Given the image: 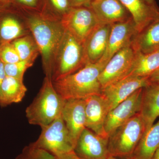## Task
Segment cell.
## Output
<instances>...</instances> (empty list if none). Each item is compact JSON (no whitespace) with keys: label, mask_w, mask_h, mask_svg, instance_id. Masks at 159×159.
<instances>
[{"label":"cell","mask_w":159,"mask_h":159,"mask_svg":"<svg viewBox=\"0 0 159 159\" xmlns=\"http://www.w3.org/2000/svg\"><path fill=\"white\" fill-rule=\"evenodd\" d=\"M136 52L152 53L159 48V16L148 26L137 33L131 43Z\"/></svg>","instance_id":"cell-19"},{"label":"cell","mask_w":159,"mask_h":159,"mask_svg":"<svg viewBox=\"0 0 159 159\" xmlns=\"http://www.w3.org/2000/svg\"><path fill=\"white\" fill-rule=\"evenodd\" d=\"M107 159H134L133 158L129 157L128 158H125V159H121V158H118L115 157L111 156L110 155L107 158Z\"/></svg>","instance_id":"cell-37"},{"label":"cell","mask_w":159,"mask_h":159,"mask_svg":"<svg viewBox=\"0 0 159 159\" xmlns=\"http://www.w3.org/2000/svg\"><path fill=\"white\" fill-rule=\"evenodd\" d=\"M20 60H35L40 54L39 50L31 33L11 42Z\"/></svg>","instance_id":"cell-24"},{"label":"cell","mask_w":159,"mask_h":159,"mask_svg":"<svg viewBox=\"0 0 159 159\" xmlns=\"http://www.w3.org/2000/svg\"><path fill=\"white\" fill-rule=\"evenodd\" d=\"M22 80L6 76L1 85L0 105L6 107L22 101L27 88Z\"/></svg>","instance_id":"cell-22"},{"label":"cell","mask_w":159,"mask_h":159,"mask_svg":"<svg viewBox=\"0 0 159 159\" xmlns=\"http://www.w3.org/2000/svg\"><path fill=\"white\" fill-rule=\"evenodd\" d=\"M134 55L135 51L130 45L120 50L111 58L99 76L102 89L125 77Z\"/></svg>","instance_id":"cell-9"},{"label":"cell","mask_w":159,"mask_h":159,"mask_svg":"<svg viewBox=\"0 0 159 159\" xmlns=\"http://www.w3.org/2000/svg\"><path fill=\"white\" fill-rule=\"evenodd\" d=\"M55 157L57 159H80L74 153V151L67 153L61 154Z\"/></svg>","instance_id":"cell-32"},{"label":"cell","mask_w":159,"mask_h":159,"mask_svg":"<svg viewBox=\"0 0 159 159\" xmlns=\"http://www.w3.org/2000/svg\"><path fill=\"white\" fill-rule=\"evenodd\" d=\"M0 60L5 64L14 63L20 60L17 51L11 42L0 43Z\"/></svg>","instance_id":"cell-27"},{"label":"cell","mask_w":159,"mask_h":159,"mask_svg":"<svg viewBox=\"0 0 159 159\" xmlns=\"http://www.w3.org/2000/svg\"><path fill=\"white\" fill-rule=\"evenodd\" d=\"M51 8L49 14L61 20L72 8L69 0H47Z\"/></svg>","instance_id":"cell-28"},{"label":"cell","mask_w":159,"mask_h":159,"mask_svg":"<svg viewBox=\"0 0 159 159\" xmlns=\"http://www.w3.org/2000/svg\"><path fill=\"white\" fill-rule=\"evenodd\" d=\"M140 113L145 122V133L159 117V84H151L143 88Z\"/></svg>","instance_id":"cell-20"},{"label":"cell","mask_w":159,"mask_h":159,"mask_svg":"<svg viewBox=\"0 0 159 159\" xmlns=\"http://www.w3.org/2000/svg\"><path fill=\"white\" fill-rule=\"evenodd\" d=\"M61 116L74 148L80 136L86 128L85 100H66Z\"/></svg>","instance_id":"cell-13"},{"label":"cell","mask_w":159,"mask_h":159,"mask_svg":"<svg viewBox=\"0 0 159 159\" xmlns=\"http://www.w3.org/2000/svg\"><path fill=\"white\" fill-rule=\"evenodd\" d=\"M11 0H0V6H7L11 3Z\"/></svg>","instance_id":"cell-34"},{"label":"cell","mask_w":159,"mask_h":159,"mask_svg":"<svg viewBox=\"0 0 159 159\" xmlns=\"http://www.w3.org/2000/svg\"><path fill=\"white\" fill-rule=\"evenodd\" d=\"M157 51H159V48L158 49V50H157Z\"/></svg>","instance_id":"cell-38"},{"label":"cell","mask_w":159,"mask_h":159,"mask_svg":"<svg viewBox=\"0 0 159 159\" xmlns=\"http://www.w3.org/2000/svg\"><path fill=\"white\" fill-rule=\"evenodd\" d=\"M65 101L56 92L52 80L45 77L38 94L26 109L29 124L41 128L49 125L61 116Z\"/></svg>","instance_id":"cell-3"},{"label":"cell","mask_w":159,"mask_h":159,"mask_svg":"<svg viewBox=\"0 0 159 159\" xmlns=\"http://www.w3.org/2000/svg\"><path fill=\"white\" fill-rule=\"evenodd\" d=\"M6 76L5 64L0 60V91H1V85Z\"/></svg>","instance_id":"cell-33"},{"label":"cell","mask_w":159,"mask_h":159,"mask_svg":"<svg viewBox=\"0 0 159 159\" xmlns=\"http://www.w3.org/2000/svg\"><path fill=\"white\" fill-rule=\"evenodd\" d=\"M93 0H69L71 7H89Z\"/></svg>","instance_id":"cell-30"},{"label":"cell","mask_w":159,"mask_h":159,"mask_svg":"<svg viewBox=\"0 0 159 159\" xmlns=\"http://www.w3.org/2000/svg\"><path fill=\"white\" fill-rule=\"evenodd\" d=\"M34 61L33 60H20L14 63L5 64L6 76L24 80L25 73L33 65Z\"/></svg>","instance_id":"cell-25"},{"label":"cell","mask_w":159,"mask_h":159,"mask_svg":"<svg viewBox=\"0 0 159 159\" xmlns=\"http://www.w3.org/2000/svg\"><path fill=\"white\" fill-rule=\"evenodd\" d=\"M66 31L84 44L94 29L100 25L89 7H72L61 19Z\"/></svg>","instance_id":"cell-7"},{"label":"cell","mask_w":159,"mask_h":159,"mask_svg":"<svg viewBox=\"0 0 159 159\" xmlns=\"http://www.w3.org/2000/svg\"><path fill=\"white\" fill-rule=\"evenodd\" d=\"M138 33L132 18L111 26L107 48L105 54L98 63L103 67L115 54L131 44L134 37Z\"/></svg>","instance_id":"cell-10"},{"label":"cell","mask_w":159,"mask_h":159,"mask_svg":"<svg viewBox=\"0 0 159 159\" xmlns=\"http://www.w3.org/2000/svg\"><path fill=\"white\" fill-rule=\"evenodd\" d=\"M24 18L39 49L45 77L51 80L54 57L65 32L61 20L43 12Z\"/></svg>","instance_id":"cell-1"},{"label":"cell","mask_w":159,"mask_h":159,"mask_svg":"<svg viewBox=\"0 0 159 159\" xmlns=\"http://www.w3.org/2000/svg\"><path fill=\"white\" fill-rule=\"evenodd\" d=\"M149 85L148 77L128 76L102 89L101 95L108 103L110 111L137 90Z\"/></svg>","instance_id":"cell-11"},{"label":"cell","mask_w":159,"mask_h":159,"mask_svg":"<svg viewBox=\"0 0 159 159\" xmlns=\"http://www.w3.org/2000/svg\"><path fill=\"white\" fill-rule=\"evenodd\" d=\"M103 25L124 22L132 18L120 0H93L89 6Z\"/></svg>","instance_id":"cell-15"},{"label":"cell","mask_w":159,"mask_h":159,"mask_svg":"<svg viewBox=\"0 0 159 159\" xmlns=\"http://www.w3.org/2000/svg\"><path fill=\"white\" fill-rule=\"evenodd\" d=\"M30 9H36L39 7L40 0H11V3Z\"/></svg>","instance_id":"cell-29"},{"label":"cell","mask_w":159,"mask_h":159,"mask_svg":"<svg viewBox=\"0 0 159 159\" xmlns=\"http://www.w3.org/2000/svg\"><path fill=\"white\" fill-rule=\"evenodd\" d=\"M84 99L86 128L101 136L108 138L104 129L106 119L110 111L106 100L101 94L93 95Z\"/></svg>","instance_id":"cell-14"},{"label":"cell","mask_w":159,"mask_h":159,"mask_svg":"<svg viewBox=\"0 0 159 159\" xmlns=\"http://www.w3.org/2000/svg\"><path fill=\"white\" fill-rule=\"evenodd\" d=\"M103 68L98 63L87 64L77 72L52 81L53 86L65 100L100 95L102 88L99 77Z\"/></svg>","instance_id":"cell-2"},{"label":"cell","mask_w":159,"mask_h":159,"mask_svg":"<svg viewBox=\"0 0 159 159\" xmlns=\"http://www.w3.org/2000/svg\"><path fill=\"white\" fill-rule=\"evenodd\" d=\"M152 159H159V146L157 148L155 153H154L153 157Z\"/></svg>","instance_id":"cell-35"},{"label":"cell","mask_w":159,"mask_h":159,"mask_svg":"<svg viewBox=\"0 0 159 159\" xmlns=\"http://www.w3.org/2000/svg\"><path fill=\"white\" fill-rule=\"evenodd\" d=\"M159 146V119L144 134L131 157L134 159H152Z\"/></svg>","instance_id":"cell-23"},{"label":"cell","mask_w":159,"mask_h":159,"mask_svg":"<svg viewBox=\"0 0 159 159\" xmlns=\"http://www.w3.org/2000/svg\"><path fill=\"white\" fill-rule=\"evenodd\" d=\"M143 90V88L137 90L109 112L104 125L108 137L118 127L140 112Z\"/></svg>","instance_id":"cell-8"},{"label":"cell","mask_w":159,"mask_h":159,"mask_svg":"<svg viewBox=\"0 0 159 159\" xmlns=\"http://www.w3.org/2000/svg\"><path fill=\"white\" fill-rule=\"evenodd\" d=\"M158 68L159 51L148 54L135 51L133 61L125 77H148Z\"/></svg>","instance_id":"cell-21"},{"label":"cell","mask_w":159,"mask_h":159,"mask_svg":"<svg viewBox=\"0 0 159 159\" xmlns=\"http://www.w3.org/2000/svg\"><path fill=\"white\" fill-rule=\"evenodd\" d=\"M148 78L149 85L159 84V68L148 76Z\"/></svg>","instance_id":"cell-31"},{"label":"cell","mask_w":159,"mask_h":159,"mask_svg":"<svg viewBox=\"0 0 159 159\" xmlns=\"http://www.w3.org/2000/svg\"><path fill=\"white\" fill-rule=\"evenodd\" d=\"M6 10V6H0V43L11 42L31 33L24 17Z\"/></svg>","instance_id":"cell-17"},{"label":"cell","mask_w":159,"mask_h":159,"mask_svg":"<svg viewBox=\"0 0 159 159\" xmlns=\"http://www.w3.org/2000/svg\"><path fill=\"white\" fill-rule=\"evenodd\" d=\"M41 129L38 139L31 143L34 147L47 151L55 156L74 150L68 131L61 116L49 125L42 127Z\"/></svg>","instance_id":"cell-6"},{"label":"cell","mask_w":159,"mask_h":159,"mask_svg":"<svg viewBox=\"0 0 159 159\" xmlns=\"http://www.w3.org/2000/svg\"><path fill=\"white\" fill-rule=\"evenodd\" d=\"M145 129L144 119L141 113H138L108 137L110 155L121 159L131 157Z\"/></svg>","instance_id":"cell-4"},{"label":"cell","mask_w":159,"mask_h":159,"mask_svg":"<svg viewBox=\"0 0 159 159\" xmlns=\"http://www.w3.org/2000/svg\"><path fill=\"white\" fill-rule=\"evenodd\" d=\"M86 64L84 44L65 30L54 57L52 81L77 72Z\"/></svg>","instance_id":"cell-5"},{"label":"cell","mask_w":159,"mask_h":159,"mask_svg":"<svg viewBox=\"0 0 159 159\" xmlns=\"http://www.w3.org/2000/svg\"><path fill=\"white\" fill-rule=\"evenodd\" d=\"M133 20L138 33L159 16V9L144 0H120Z\"/></svg>","instance_id":"cell-18"},{"label":"cell","mask_w":159,"mask_h":159,"mask_svg":"<svg viewBox=\"0 0 159 159\" xmlns=\"http://www.w3.org/2000/svg\"><path fill=\"white\" fill-rule=\"evenodd\" d=\"M15 159H57L48 152L34 147L32 143L25 146Z\"/></svg>","instance_id":"cell-26"},{"label":"cell","mask_w":159,"mask_h":159,"mask_svg":"<svg viewBox=\"0 0 159 159\" xmlns=\"http://www.w3.org/2000/svg\"><path fill=\"white\" fill-rule=\"evenodd\" d=\"M111 26L100 24L86 39L84 48L87 64L98 63L105 54Z\"/></svg>","instance_id":"cell-16"},{"label":"cell","mask_w":159,"mask_h":159,"mask_svg":"<svg viewBox=\"0 0 159 159\" xmlns=\"http://www.w3.org/2000/svg\"><path fill=\"white\" fill-rule=\"evenodd\" d=\"M108 143V138L101 136L86 128L73 151L80 159H107L110 156Z\"/></svg>","instance_id":"cell-12"},{"label":"cell","mask_w":159,"mask_h":159,"mask_svg":"<svg viewBox=\"0 0 159 159\" xmlns=\"http://www.w3.org/2000/svg\"><path fill=\"white\" fill-rule=\"evenodd\" d=\"M144 1L148 5H151V6H156L155 0H144Z\"/></svg>","instance_id":"cell-36"}]
</instances>
